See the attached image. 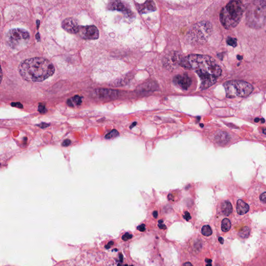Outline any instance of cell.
Listing matches in <instances>:
<instances>
[{
    "label": "cell",
    "mask_w": 266,
    "mask_h": 266,
    "mask_svg": "<svg viewBox=\"0 0 266 266\" xmlns=\"http://www.w3.org/2000/svg\"><path fill=\"white\" fill-rule=\"evenodd\" d=\"M38 126L42 128H45L48 127L50 126V124H47L46 123H41V124H38Z\"/></svg>",
    "instance_id": "cell-26"
},
{
    "label": "cell",
    "mask_w": 266,
    "mask_h": 266,
    "mask_svg": "<svg viewBox=\"0 0 266 266\" xmlns=\"http://www.w3.org/2000/svg\"><path fill=\"white\" fill-rule=\"evenodd\" d=\"M227 43L229 45L234 48H235L237 46V40L234 38L228 37L227 40Z\"/></svg>",
    "instance_id": "cell-22"
},
{
    "label": "cell",
    "mask_w": 266,
    "mask_h": 266,
    "mask_svg": "<svg viewBox=\"0 0 266 266\" xmlns=\"http://www.w3.org/2000/svg\"><path fill=\"white\" fill-rule=\"evenodd\" d=\"M244 9L240 1H231L223 7L220 13V21L227 29L236 27L242 17Z\"/></svg>",
    "instance_id": "cell-3"
},
{
    "label": "cell",
    "mask_w": 266,
    "mask_h": 266,
    "mask_svg": "<svg viewBox=\"0 0 266 266\" xmlns=\"http://www.w3.org/2000/svg\"><path fill=\"white\" fill-rule=\"evenodd\" d=\"M183 58H181L179 54H176L175 53L173 54H169V56L166 59V66L169 68H175L177 66H179L181 60Z\"/></svg>",
    "instance_id": "cell-11"
},
{
    "label": "cell",
    "mask_w": 266,
    "mask_h": 266,
    "mask_svg": "<svg viewBox=\"0 0 266 266\" xmlns=\"http://www.w3.org/2000/svg\"><path fill=\"white\" fill-rule=\"evenodd\" d=\"M226 97L228 98L240 97H246L251 94L253 86L250 83L243 81L231 80L224 84Z\"/></svg>",
    "instance_id": "cell-5"
},
{
    "label": "cell",
    "mask_w": 266,
    "mask_h": 266,
    "mask_svg": "<svg viewBox=\"0 0 266 266\" xmlns=\"http://www.w3.org/2000/svg\"><path fill=\"white\" fill-rule=\"evenodd\" d=\"M230 220L228 218H224L222 222V230L224 232H227L230 229Z\"/></svg>",
    "instance_id": "cell-18"
},
{
    "label": "cell",
    "mask_w": 266,
    "mask_h": 266,
    "mask_svg": "<svg viewBox=\"0 0 266 266\" xmlns=\"http://www.w3.org/2000/svg\"><path fill=\"white\" fill-rule=\"evenodd\" d=\"M215 142L220 145H225L229 142L230 135L225 131H219L214 136Z\"/></svg>",
    "instance_id": "cell-12"
},
{
    "label": "cell",
    "mask_w": 266,
    "mask_h": 266,
    "mask_svg": "<svg viewBox=\"0 0 266 266\" xmlns=\"http://www.w3.org/2000/svg\"><path fill=\"white\" fill-rule=\"evenodd\" d=\"M259 121H260V118H256L254 120L255 122L256 123H258Z\"/></svg>",
    "instance_id": "cell-36"
},
{
    "label": "cell",
    "mask_w": 266,
    "mask_h": 266,
    "mask_svg": "<svg viewBox=\"0 0 266 266\" xmlns=\"http://www.w3.org/2000/svg\"><path fill=\"white\" fill-rule=\"evenodd\" d=\"M109 9L112 10H117L119 11L124 12L126 11L127 9L125 7L123 4L118 1H114L109 4Z\"/></svg>",
    "instance_id": "cell-16"
},
{
    "label": "cell",
    "mask_w": 266,
    "mask_h": 266,
    "mask_svg": "<svg viewBox=\"0 0 266 266\" xmlns=\"http://www.w3.org/2000/svg\"><path fill=\"white\" fill-rule=\"evenodd\" d=\"M6 39L9 46L12 48H21L28 43L30 39L29 33L22 29H13L7 33Z\"/></svg>",
    "instance_id": "cell-7"
},
{
    "label": "cell",
    "mask_w": 266,
    "mask_h": 266,
    "mask_svg": "<svg viewBox=\"0 0 266 266\" xmlns=\"http://www.w3.org/2000/svg\"><path fill=\"white\" fill-rule=\"evenodd\" d=\"M79 27L77 21L72 17L66 18L62 21V28L70 33L75 34L79 32Z\"/></svg>",
    "instance_id": "cell-10"
},
{
    "label": "cell",
    "mask_w": 266,
    "mask_h": 266,
    "mask_svg": "<svg viewBox=\"0 0 266 266\" xmlns=\"http://www.w3.org/2000/svg\"><path fill=\"white\" fill-rule=\"evenodd\" d=\"M205 261L206 262V263H212V260H211V259H206Z\"/></svg>",
    "instance_id": "cell-34"
},
{
    "label": "cell",
    "mask_w": 266,
    "mask_h": 266,
    "mask_svg": "<svg viewBox=\"0 0 266 266\" xmlns=\"http://www.w3.org/2000/svg\"><path fill=\"white\" fill-rule=\"evenodd\" d=\"M202 233L205 237H209L213 234V231L210 226L205 225L202 228Z\"/></svg>",
    "instance_id": "cell-19"
},
{
    "label": "cell",
    "mask_w": 266,
    "mask_h": 266,
    "mask_svg": "<svg viewBox=\"0 0 266 266\" xmlns=\"http://www.w3.org/2000/svg\"><path fill=\"white\" fill-rule=\"evenodd\" d=\"M218 241H219V242L220 243L222 244L224 243V239H223L222 237H219L218 238Z\"/></svg>",
    "instance_id": "cell-32"
},
{
    "label": "cell",
    "mask_w": 266,
    "mask_h": 266,
    "mask_svg": "<svg viewBox=\"0 0 266 266\" xmlns=\"http://www.w3.org/2000/svg\"><path fill=\"white\" fill-rule=\"evenodd\" d=\"M266 2L256 1L248 6L246 12L247 23L250 27L260 28L266 22Z\"/></svg>",
    "instance_id": "cell-4"
},
{
    "label": "cell",
    "mask_w": 266,
    "mask_h": 266,
    "mask_svg": "<svg viewBox=\"0 0 266 266\" xmlns=\"http://www.w3.org/2000/svg\"><path fill=\"white\" fill-rule=\"evenodd\" d=\"M250 234V229L247 227H245L243 228L239 232L240 237L243 239L248 238Z\"/></svg>",
    "instance_id": "cell-20"
},
{
    "label": "cell",
    "mask_w": 266,
    "mask_h": 266,
    "mask_svg": "<svg viewBox=\"0 0 266 266\" xmlns=\"http://www.w3.org/2000/svg\"><path fill=\"white\" fill-rule=\"evenodd\" d=\"M183 217L186 220H189L190 219H191V216L190 215L189 213H188V212H185V215L183 216Z\"/></svg>",
    "instance_id": "cell-27"
},
{
    "label": "cell",
    "mask_w": 266,
    "mask_h": 266,
    "mask_svg": "<svg viewBox=\"0 0 266 266\" xmlns=\"http://www.w3.org/2000/svg\"><path fill=\"white\" fill-rule=\"evenodd\" d=\"M220 209L222 213L225 216L230 215L233 211V207L230 202L228 201H224L222 202Z\"/></svg>",
    "instance_id": "cell-15"
},
{
    "label": "cell",
    "mask_w": 266,
    "mask_h": 266,
    "mask_svg": "<svg viewBox=\"0 0 266 266\" xmlns=\"http://www.w3.org/2000/svg\"><path fill=\"white\" fill-rule=\"evenodd\" d=\"M71 144V141L70 139H67L65 140L62 142V146L64 147H68Z\"/></svg>",
    "instance_id": "cell-24"
},
{
    "label": "cell",
    "mask_w": 266,
    "mask_h": 266,
    "mask_svg": "<svg viewBox=\"0 0 266 266\" xmlns=\"http://www.w3.org/2000/svg\"><path fill=\"white\" fill-rule=\"evenodd\" d=\"M260 120L261 121V122L262 123H264L265 122V119H264V118H261V119H260Z\"/></svg>",
    "instance_id": "cell-37"
},
{
    "label": "cell",
    "mask_w": 266,
    "mask_h": 266,
    "mask_svg": "<svg viewBox=\"0 0 266 266\" xmlns=\"http://www.w3.org/2000/svg\"><path fill=\"white\" fill-rule=\"evenodd\" d=\"M137 8L139 12L142 14L154 12L157 9L155 3L154 1H146L145 3L142 4V5H138Z\"/></svg>",
    "instance_id": "cell-13"
},
{
    "label": "cell",
    "mask_w": 266,
    "mask_h": 266,
    "mask_svg": "<svg viewBox=\"0 0 266 266\" xmlns=\"http://www.w3.org/2000/svg\"><path fill=\"white\" fill-rule=\"evenodd\" d=\"M159 224H159V227H160L161 229H165L166 228L165 225H164V224H162V220H159Z\"/></svg>",
    "instance_id": "cell-28"
},
{
    "label": "cell",
    "mask_w": 266,
    "mask_h": 266,
    "mask_svg": "<svg viewBox=\"0 0 266 266\" xmlns=\"http://www.w3.org/2000/svg\"><path fill=\"white\" fill-rule=\"evenodd\" d=\"M38 111L42 114H45L47 112V109L44 105L43 104H39L38 107Z\"/></svg>",
    "instance_id": "cell-23"
},
{
    "label": "cell",
    "mask_w": 266,
    "mask_h": 266,
    "mask_svg": "<svg viewBox=\"0 0 266 266\" xmlns=\"http://www.w3.org/2000/svg\"><path fill=\"white\" fill-rule=\"evenodd\" d=\"M0 165H1V164H0Z\"/></svg>",
    "instance_id": "cell-39"
},
{
    "label": "cell",
    "mask_w": 266,
    "mask_h": 266,
    "mask_svg": "<svg viewBox=\"0 0 266 266\" xmlns=\"http://www.w3.org/2000/svg\"><path fill=\"white\" fill-rule=\"evenodd\" d=\"M157 215H158V214H157V211H154V213H153V215H154V217L155 218H157Z\"/></svg>",
    "instance_id": "cell-33"
},
{
    "label": "cell",
    "mask_w": 266,
    "mask_h": 266,
    "mask_svg": "<svg viewBox=\"0 0 266 266\" xmlns=\"http://www.w3.org/2000/svg\"><path fill=\"white\" fill-rule=\"evenodd\" d=\"M237 58H238V60H242V59H243V57L241 56H240V55H238V56H237Z\"/></svg>",
    "instance_id": "cell-35"
},
{
    "label": "cell",
    "mask_w": 266,
    "mask_h": 266,
    "mask_svg": "<svg viewBox=\"0 0 266 266\" xmlns=\"http://www.w3.org/2000/svg\"><path fill=\"white\" fill-rule=\"evenodd\" d=\"M80 36L86 40H96L99 38V31L95 26H80L79 32Z\"/></svg>",
    "instance_id": "cell-8"
},
{
    "label": "cell",
    "mask_w": 266,
    "mask_h": 266,
    "mask_svg": "<svg viewBox=\"0 0 266 266\" xmlns=\"http://www.w3.org/2000/svg\"><path fill=\"white\" fill-rule=\"evenodd\" d=\"M11 105L12 106L15 107H17V108H23V106L22 104H21L20 103H13L11 104Z\"/></svg>",
    "instance_id": "cell-25"
},
{
    "label": "cell",
    "mask_w": 266,
    "mask_h": 266,
    "mask_svg": "<svg viewBox=\"0 0 266 266\" xmlns=\"http://www.w3.org/2000/svg\"><path fill=\"white\" fill-rule=\"evenodd\" d=\"M136 125H137V122H133L132 124L130 126V129H132L133 127H134L136 126Z\"/></svg>",
    "instance_id": "cell-30"
},
{
    "label": "cell",
    "mask_w": 266,
    "mask_h": 266,
    "mask_svg": "<svg viewBox=\"0 0 266 266\" xmlns=\"http://www.w3.org/2000/svg\"><path fill=\"white\" fill-rule=\"evenodd\" d=\"M73 103H74V104L77 105H80L82 103V98L79 96L76 95L71 99H69L67 101V104L69 107H74Z\"/></svg>",
    "instance_id": "cell-17"
},
{
    "label": "cell",
    "mask_w": 266,
    "mask_h": 266,
    "mask_svg": "<svg viewBox=\"0 0 266 266\" xmlns=\"http://www.w3.org/2000/svg\"><path fill=\"white\" fill-rule=\"evenodd\" d=\"M183 266H193V265L190 262H187V263H183Z\"/></svg>",
    "instance_id": "cell-31"
},
{
    "label": "cell",
    "mask_w": 266,
    "mask_h": 266,
    "mask_svg": "<svg viewBox=\"0 0 266 266\" xmlns=\"http://www.w3.org/2000/svg\"><path fill=\"white\" fill-rule=\"evenodd\" d=\"M207 264L206 265V266H212V263H207Z\"/></svg>",
    "instance_id": "cell-38"
},
{
    "label": "cell",
    "mask_w": 266,
    "mask_h": 266,
    "mask_svg": "<svg viewBox=\"0 0 266 266\" xmlns=\"http://www.w3.org/2000/svg\"><path fill=\"white\" fill-rule=\"evenodd\" d=\"M120 133L116 130H112L111 131H110L109 133L107 134L105 136V138L107 139H112L116 137L119 136Z\"/></svg>",
    "instance_id": "cell-21"
},
{
    "label": "cell",
    "mask_w": 266,
    "mask_h": 266,
    "mask_svg": "<svg viewBox=\"0 0 266 266\" xmlns=\"http://www.w3.org/2000/svg\"><path fill=\"white\" fill-rule=\"evenodd\" d=\"M211 24L207 21H202L195 24L188 33L189 38L194 43H201L207 41L212 32Z\"/></svg>",
    "instance_id": "cell-6"
},
{
    "label": "cell",
    "mask_w": 266,
    "mask_h": 266,
    "mask_svg": "<svg viewBox=\"0 0 266 266\" xmlns=\"http://www.w3.org/2000/svg\"><path fill=\"white\" fill-rule=\"evenodd\" d=\"M174 83L183 91H187L192 83L191 78L187 73L178 74L173 79Z\"/></svg>",
    "instance_id": "cell-9"
},
{
    "label": "cell",
    "mask_w": 266,
    "mask_h": 266,
    "mask_svg": "<svg viewBox=\"0 0 266 266\" xmlns=\"http://www.w3.org/2000/svg\"><path fill=\"white\" fill-rule=\"evenodd\" d=\"M249 206L242 200H238L237 203V212L240 215H243L248 212Z\"/></svg>",
    "instance_id": "cell-14"
},
{
    "label": "cell",
    "mask_w": 266,
    "mask_h": 266,
    "mask_svg": "<svg viewBox=\"0 0 266 266\" xmlns=\"http://www.w3.org/2000/svg\"><path fill=\"white\" fill-rule=\"evenodd\" d=\"M2 76H3L2 70V69H1V66H0V83H1V81H2Z\"/></svg>",
    "instance_id": "cell-29"
},
{
    "label": "cell",
    "mask_w": 266,
    "mask_h": 266,
    "mask_svg": "<svg viewBox=\"0 0 266 266\" xmlns=\"http://www.w3.org/2000/svg\"><path fill=\"white\" fill-rule=\"evenodd\" d=\"M179 66L197 73L201 79V88L205 89L214 85L222 70L215 60L207 55L191 54L181 59Z\"/></svg>",
    "instance_id": "cell-1"
},
{
    "label": "cell",
    "mask_w": 266,
    "mask_h": 266,
    "mask_svg": "<svg viewBox=\"0 0 266 266\" xmlns=\"http://www.w3.org/2000/svg\"><path fill=\"white\" fill-rule=\"evenodd\" d=\"M19 71L24 80L38 82L52 76L55 72V67L48 59L36 57L26 59L21 62Z\"/></svg>",
    "instance_id": "cell-2"
}]
</instances>
